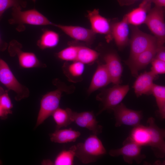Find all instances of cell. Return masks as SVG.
I'll list each match as a JSON object with an SVG mask.
<instances>
[{"label":"cell","instance_id":"6da1fadb","mask_svg":"<svg viewBox=\"0 0 165 165\" xmlns=\"http://www.w3.org/2000/svg\"><path fill=\"white\" fill-rule=\"evenodd\" d=\"M71 148L76 157L82 163L88 164L96 162L106 153V150L96 135L89 136L83 143H79Z\"/></svg>","mask_w":165,"mask_h":165},{"label":"cell","instance_id":"7a4b0ae2","mask_svg":"<svg viewBox=\"0 0 165 165\" xmlns=\"http://www.w3.org/2000/svg\"><path fill=\"white\" fill-rule=\"evenodd\" d=\"M21 10L20 8H12V17L9 20V24L37 26L55 25L35 9L23 11Z\"/></svg>","mask_w":165,"mask_h":165},{"label":"cell","instance_id":"3957f363","mask_svg":"<svg viewBox=\"0 0 165 165\" xmlns=\"http://www.w3.org/2000/svg\"><path fill=\"white\" fill-rule=\"evenodd\" d=\"M164 7L155 6L149 11L145 24L154 35L158 47L165 41V23Z\"/></svg>","mask_w":165,"mask_h":165},{"label":"cell","instance_id":"277c9868","mask_svg":"<svg viewBox=\"0 0 165 165\" xmlns=\"http://www.w3.org/2000/svg\"><path fill=\"white\" fill-rule=\"evenodd\" d=\"M128 85H115L105 90L96 97L97 100L101 101L102 107L97 113L99 115L106 110H112L121 103L129 90Z\"/></svg>","mask_w":165,"mask_h":165},{"label":"cell","instance_id":"5b68a950","mask_svg":"<svg viewBox=\"0 0 165 165\" xmlns=\"http://www.w3.org/2000/svg\"><path fill=\"white\" fill-rule=\"evenodd\" d=\"M0 82L9 90L14 91L15 99L19 101L28 97V89L20 84L16 79L7 64L0 58Z\"/></svg>","mask_w":165,"mask_h":165},{"label":"cell","instance_id":"8992f818","mask_svg":"<svg viewBox=\"0 0 165 165\" xmlns=\"http://www.w3.org/2000/svg\"><path fill=\"white\" fill-rule=\"evenodd\" d=\"M62 91L58 89L49 92L44 95L40 102L35 127L42 124L47 118L52 116L59 107Z\"/></svg>","mask_w":165,"mask_h":165},{"label":"cell","instance_id":"52a82bcc","mask_svg":"<svg viewBox=\"0 0 165 165\" xmlns=\"http://www.w3.org/2000/svg\"><path fill=\"white\" fill-rule=\"evenodd\" d=\"M123 146L120 148L110 150L109 155L112 157L122 156L124 161L131 164L134 161L139 164L146 158L141 153L142 147L137 145L128 137L123 143Z\"/></svg>","mask_w":165,"mask_h":165},{"label":"cell","instance_id":"ba28073f","mask_svg":"<svg viewBox=\"0 0 165 165\" xmlns=\"http://www.w3.org/2000/svg\"><path fill=\"white\" fill-rule=\"evenodd\" d=\"M132 28L130 51L128 61L132 59L156 42L154 36L143 32L136 26Z\"/></svg>","mask_w":165,"mask_h":165},{"label":"cell","instance_id":"9c48e42d","mask_svg":"<svg viewBox=\"0 0 165 165\" xmlns=\"http://www.w3.org/2000/svg\"><path fill=\"white\" fill-rule=\"evenodd\" d=\"M147 126L150 134L149 146L157 158H163L165 156V131L159 127L152 117L149 118L147 122Z\"/></svg>","mask_w":165,"mask_h":165},{"label":"cell","instance_id":"30bf717a","mask_svg":"<svg viewBox=\"0 0 165 165\" xmlns=\"http://www.w3.org/2000/svg\"><path fill=\"white\" fill-rule=\"evenodd\" d=\"M112 110L114 112L116 127L123 125L134 127L140 124L142 118L141 111L129 109L122 103L115 107Z\"/></svg>","mask_w":165,"mask_h":165},{"label":"cell","instance_id":"8fae6325","mask_svg":"<svg viewBox=\"0 0 165 165\" xmlns=\"http://www.w3.org/2000/svg\"><path fill=\"white\" fill-rule=\"evenodd\" d=\"M157 48L156 42L132 59L125 61L133 76H136L137 75L139 71L151 63L155 57Z\"/></svg>","mask_w":165,"mask_h":165},{"label":"cell","instance_id":"7c38bea8","mask_svg":"<svg viewBox=\"0 0 165 165\" xmlns=\"http://www.w3.org/2000/svg\"><path fill=\"white\" fill-rule=\"evenodd\" d=\"M9 51L11 56L17 55L19 64L23 68H31L42 65L34 53L22 51L21 45L16 41L10 43Z\"/></svg>","mask_w":165,"mask_h":165},{"label":"cell","instance_id":"4fadbf2b","mask_svg":"<svg viewBox=\"0 0 165 165\" xmlns=\"http://www.w3.org/2000/svg\"><path fill=\"white\" fill-rule=\"evenodd\" d=\"M72 119L73 122L78 126L87 128L93 134L97 135L102 132V127L98 124L92 111L79 113L73 112Z\"/></svg>","mask_w":165,"mask_h":165},{"label":"cell","instance_id":"5bb4252c","mask_svg":"<svg viewBox=\"0 0 165 165\" xmlns=\"http://www.w3.org/2000/svg\"><path fill=\"white\" fill-rule=\"evenodd\" d=\"M88 13L91 29L95 34L106 35L108 41L111 40L112 39L111 26L108 20L100 14L98 9H94L92 11H89Z\"/></svg>","mask_w":165,"mask_h":165},{"label":"cell","instance_id":"9a60e30c","mask_svg":"<svg viewBox=\"0 0 165 165\" xmlns=\"http://www.w3.org/2000/svg\"><path fill=\"white\" fill-rule=\"evenodd\" d=\"M104 59L111 77V82L114 85L119 84L123 67L119 56L116 53L111 52L106 54Z\"/></svg>","mask_w":165,"mask_h":165},{"label":"cell","instance_id":"2e32d148","mask_svg":"<svg viewBox=\"0 0 165 165\" xmlns=\"http://www.w3.org/2000/svg\"><path fill=\"white\" fill-rule=\"evenodd\" d=\"M55 26L66 34L76 40L91 43L95 38V33L91 30L78 26L55 24Z\"/></svg>","mask_w":165,"mask_h":165},{"label":"cell","instance_id":"e0dca14e","mask_svg":"<svg viewBox=\"0 0 165 165\" xmlns=\"http://www.w3.org/2000/svg\"><path fill=\"white\" fill-rule=\"evenodd\" d=\"M156 76L151 71L145 72L138 76L133 85L134 92L137 97L143 94H152L154 84L153 81L157 78Z\"/></svg>","mask_w":165,"mask_h":165},{"label":"cell","instance_id":"ac0fdd59","mask_svg":"<svg viewBox=\"0 0 165 165\" xmlns=\"http://www.w3.org/2000/svg\"><path fill=\"white\" fill-rule=\"evenodd\" d=\"M129 24L123 17L120 22L113 24L111 26V32L112 38L119 49H122L127 45L129 42Z\"/></svg>","mask_w":165,"mask_h":165},{"label":"cell","instance_id":"d6986e66","mask_svg":"<svg viewBox=\"0 0 165 165\" xmlns=\"http://www.w3.org/2000/svg\"><path fill=\"white\" fill-rule=\"evenodd\" d=\"M151 3L150 0H143L138 7L126 14L123 18L129 24L137 26L145 24Z\"/></svg>","mask_w":165,"mask_h":165},{"label":"cell","instance_id":"ffe728a7","mask_svg":"<svg viewBox=\"0 0 165 165\" xmlns=\"http://www.w3.org/2000/svg\"><path fill=\"white\" fill-rule=\"evenodd\" d=\"M111 82V77L105 64H99L93 76L88 89V93L90 94Z\"/></svg>","mask_w":165,"mask_h":165},{"label":"cell","instance_id":"44dd1931","mask_svg":"<svg viewBox=\"0 0 165 165\" xmlns=\"http://www.w3.org/2000/svg\"><path fill=\"white\" fill-rule=\"evenodd\" d=\"M80 133L70 128L57 129L50 135V140L53 142L64 143L75 141L80 135Z\"/></svg>","mask_w":165,"mask_h":165},{"label":"cell","instance_id":"7402d4cb","mask_svg":"<svg viewBox=\"0 0 165 165\" xmlns=\"http://www.w3.org/2000/svg\"><path fill=\"white\" fill-rule=\"evenodd\" d=\"M133 127L128 137L130 139L141 147L148 146L150 134L147 126L140 124Z\"/></svg>","mask_w":165,"mask_h":165},{"label":"cell","instance_id":"603a6c76","mask_svg":"<svg viewBox=\"0 0 165 165\" xmlns=\"http://www.w3.org/2000/svg\"><path fill=\"white\" fill-rule=\"evenodd\" d=\"M73 112L70 108L64 109L59 107L53 112L52 116L56 124L57 129L66 127L73 122Z\"/></svg>","mask_w":165,"mask_h":165},{"label":"cell","instance_id":"cb8c5ba5","mask_svg":"<svg viewBox=\"0 0 165 165\" xmlns=\"http://www.w3.org/2000/svg\"><path fill=\"white\" fill-rule=\"evenodd\" d=\"M59 35L56 32L51 30L45 31L37 42V46L41 49L53 47L59 41Z\"/></svg>","mask_w":165,"mask_h":165},{"label":"cell","instance_id":"d4e9b609","mask_svg":"<svg viewBox=\"0 0 165 165\" xmlns=\"http://www.w3.org/2000/svg\"><path fill=\"white\" fill-rule=\"evenodd\" d=\"M152 94L154 96L161 119L165 118V87L154 84Z\"/></svg>","mask_w":165,"mask_h":165},{"label":"cell","instance_id":"484cf974","mask_svg":"<svg viewBox=\"0 0 165 165\" xmlns=\"http://www.w3.org/2000/svg\"><path fill=\"white\" fill-rule=\"evenodd\" d=\"M99 55L98 53L91 49L79 46L77 61L84 64H91L97 59Z\"/></svg>","mask_w":165,"mask_h":165},{"label":"cell","instance_id":"4316f807","mask_svg":"<svg viewBox=\"0 0 165 165\" xmlns=\"http://www.w3.org/2000/svg\"><path fill=\"white\" fill-rule=\"evenodd\" d=\"M74 156H75V152L71 147L68 150H63L58 154L53 163V165H73Z\"/></svg>","mask_w":165,"mask_h":165},{"label":"cell","instance_id":"83f0119b","mask_svg":"<svg viewBox=\"0 0 165 165\" xmlns=\"http://www.w3.org/2000/svg\"><path fill=\"white\" fill-rule=\"evenodd\" d=\"M79 46H71L65 48L57 53L58 58L67 61H77Z\"/></svg>","mask_w":165,"mask_h":165},{"label":"cell","instance_id":"f1b7e54d","mask_svg":"<svg viewBox=\"0 0 165 165\" xmlns=\"http://www.w3.org/2000/svg\"><path fill=\"white\" fill-rule=\"evenodd\" d=\"M27 2L24 0H0V20L4 12L12 7L25 8Z\"/></svg>","mask_w":165,"mask_h":165},{"label":"cell","instance_id":"f546056e","mask_svg":"<svg viewBox=\"0 0 165 165\" xmlns=\"http://www.w3.org/2000/svg\"><path fill=\"white\" fill-rule=\"evenodd\" d=\"M68 72L69 75L74 78L80 77L82 75L84 70V64L76 61L68 66Z\"/></svg>","mask_w":165,"mask_h":165},{"label":"cell","instance_id":"4dcf8cb0","mask_svg":"<svg viewBox=\"0 0 165 165\" xmlns=\"http://www.w3.org/2000/svg\"><path fill=\"white\" fill-rule=\"evenodd\" d=\"M0 105L9 114L12 113L11 109L13 105L8 91H5L0 95Z\"/></svg>","mask_w":165,"mask_h":165},{"label":"cell","instance_id":"1f68e13d","mask_svg":"<svg viewBox=\"0 0 165 165\" xmlns=\"http://www.w3.org/2000/svg\"><path fill=\"white\" fill-rule=\"evenodd\" d=\"M151 71L155 75L164 74L165 73V62L154 58L151 62Z\"/></svg>","mask_w":165,"mask_h":165},{"label":"cell","instance_id":"d6a6232c","mask_svg":"<svg viewBox=\"0 0 165 165\" xmlns=\"http://www.w3.org/2000/svg\"><path fill=\"white\" fill-rule=\"evenodd\" d=\"M155 58L165 62V48L163 45L157 47Z\"/></svg>","mask_w":165,"mask_h":165},{"label":"cell","instance_id":"836d02e7","mask_svg":"<svg viewBox=\"0 0 165 165\" xmlns=\"http://www.w3.org/2000/svg\"><path fill=\"white\" fill-rule=\"evenodd\" d=\"M151 3H154L155 6L164 7L165 6V0H150Z\"/></svg>","mask_w":165,"mask_h":165},{"label":"cell","instance_id":"e575fe53","mask_svg":"<svg viewBox=\"0 0 165 165\" xmlns=\"http://www.w3.org/2000/svg\"><path fill=\"white\" fill-rule=\"evenodd\" d=\"M8 114L0 105V118L2 119H6Z\"/></svg>","mask_w":165,"mask_h":165},{"label":"cell","instance_id":"d590c367","mask_svg":"<svg viewBox=\"0 0 165 165\" xmlns=\"http://www.w3.org/2000/svg\"><path fill=\"white\" fill-rule=\"evenodd\" d=\"M7 46V43L2 40L0 35V50H5Z\"/></svg>","mask_w":165,"mask_h":165},{"label":"cell","instance_id":"8d00e7d4","mask_svg":"<svg viewBox=\"0 0 165 165\" xmlns=\"http://www.w3.org/2000/svg\"><path fill=\"white\" fill-rule=\"evenodd\" d=\"M43 164L53 165V163L49 160H45L42 162Z\"/></svg>","mask_w":165,"mask_h":165},{"label":"cell","instance_id":"74e56055","mask_svg":"<svg viewBox=\"0 0 165 165\" xmlns=\"http://www.w3.org/2000/svg\"><path fill=\"white\" fill-rule=\"evenodd\" d=\"M5 91L1 87H0V95L3 93Z\"/></svg>","mask_w":165,"mask_h":165},{"label":"cell","instance_id":"f35d334b","mask_svg":"<svg viewBox=\"0 0 165 165\" xmlns=\"http://www.w3.org/2000/svg\"><path fill=\"white\" fill-rule=\"evenodd\" d=\"M33 2H34V3H35L36 2V0H32Z\"/></svg>","mask_w":165,"mask_h":165},{"label":"cell","instance_id":"ab89813d","mask_svg":"<svg viewBox=\"0 0 165 165\" xmlns=\"http://www.w3.org/2000/svg\"><path fill=\"white\" fill-rule=\"evenodd\" d=\"M130 2L131 1H132V2H133V1H134L136 0H129Z\"/></svg>","mask_w":165,"mask_h":165},{"label":"cell","instance_id":"60d3db41","mask_svg":"<svg viewBox=\"0 0 165 165\" xmlns=\"http://www.w3.org/2000/svg\"><path fill=\"white\" fill-rule=\"evenodd\" d=\"M2 164V162L1 160H0V165H1Z\"/></svg>","mask_w":165,"mask_h":165}]
</instances>
